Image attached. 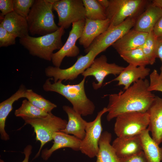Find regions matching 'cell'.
Returning a JSON list of instances; mask_svg holds the SVG:
<instances>
[{"mask_svg": "<svg viewBox=\"0 0 162 162\" xmlns=\"http://www.w3.org/2000/svg\"><path fill=\"white\" fill-rule=\"evenodd\" d=\"M149 84L147 79H140L125 90L108 95L107 120L126 112H147L156 96L148 90Z\"/></svg>", "mask_w": 162, "mask_h": 162, "instance_id": "1", "label": "cell"}, {"mask_svg": "<svg viewBox=\"0 0 162 162\" xmlns=\"http://www.w3.org/2000/svg\"><path fill=\"white\" fill-rule=\"evenodd\" d=\"M85 79L83 78L77 84L65 85L60 81L51 82L52 78H50L45 81L43 88L46 92H54L61 95L70 103L76 112L82 116H86L93 114L95 106L86 94Z\"/></svg>", "mask_w": 162, "mask_h": 162, "instance_id": "2", "label": "cell"}, {"mask_svg": "<svg viewBox=\"0 0 162 162\" xmlns=\"http://www.w3.org/2000/svg\"><path fill=\"white\" fill-rule=\"evenodd\" d=\"M57 0H35L26 18L30 34L41 36L53 33L59 28L52 12Z\"/></svg>", "mask_w": 162, "mask_h": 162, "instance_id": "3", "label": "cell"}, {"mask_svg": "<svg viewBox=\"0 0 162 162\" xmlns=\"http://www.w3.org/2000/svg\"><path fill=\"white\" fill-rule=\"evenodd\" d=\"M64 33V29L59 27L53 33L39 37L28 35L20 38L19 43L31 55L50 61L53 51L63 46L62 38Z\"/></svg>", "mask_w": 162, "mask_h": 162, "instance_id": "4", "label": "cell"}, {"mask_svg": "<svg viewBox=\"0 0 162 162\" xmlns=\"http://www.w3.org/2000/svg\"><path fill=\"white\" fill-rule=\"evenodd\" d=\"M22 119L26 124H29L34 128L36 140L40 143L39 149L34 159L39 156L44 146L53 140V134L64 129L68 123L66 120L55 116L52 112L44 118Z\"/></svg>", "mask_w": 162, "mask_h": 162, "instance_id": "5", "label": "cell"}, {"mask_svg": "<svg viewBox=\"0 0 162 162\" xmlns=\"http://www.w3.org/2000/svg\"><path fill=\"white\" fill-rule=\"evenodd\" d=\"M149 121V115L147 112L124 113L116 118L114 132L117 137L139 136L147 128Z\"/></svg>", "mask_w": 162, "mask_h": 162, "instance_id": "6", "label": "cell"}, {"mask_svg": "<svg viewBox=\"0 0 162 162\" xmlns=\"http://www.w3.org/2000/svg\"><path fill=\"white\" fill-rule=\"evenodd\" d=\"M145 0H110L106 9L109 27L118 25L128 18L136 17L147 4Z\"/></svg>", "mask_w": 162, "mask_h": 162, "instance_id": "7", "label": "cell"}, {"mask_svg": "<svg viewBox=\"0 0 162 162\" xmlns=\"http://www.w3.org/2000/svg\"><path fill=\"white\" fill-rule=\"evenodd\" d=\"M99 54L96 51H90L85 56H78L77 61L73 65L65 69L48 66L45 69V74L46 76L52 78L54 82L73 80L79 75L82 74Z\"/></svg>", "mask_w": 162, "mask_h": 162, "instance_id": "8", "label": "cell"}, {"mask_svg": "<svg viewBox=\"0 0 162 162\" xmlns=\"http://www.w3.org/2000/svg\"><path fill=\"white\" fill-rule=\"evenodd\" d=\"M53 10L57 14L59 27L69 28L74 23L86 19L85 10L82 0H57Z\"/></svg>", "mask_w": 162, "mask_h": 162, "instance_id": "9", "label": "cell"}, {"mask_svg": "<svg viewBox=\"0 0 162 162\" xmlns=\"http://www.w3.org/2000/svg\"><path fill=\"white\" fill-rule=\"evenodd\" d=\"M136 19V17H129L118 25L109 27L97 37L88 48L85 49V52L87 53L93 50L100 54L105 51L134 27Z\"/></svg>", "mask_w": 162, "mask_h": 162, "instance_id": "10", "label": "cell"}, {"mask_svg": "<svg viewBox=\"0 0 162 162\" xmlns=\"http://www.w3.org/2000/svg\"><path fill=\"white\" fill-rule=\"evenodd\" d=\"M107 112V108L105 107L98 112L93 121L87 122L85 129V136L81 140L80 151L90 158L96 157L98 154L99 142L103 131L101 117Z\"/></svg>", "mask_w": 162, "mask_h": 162, "instance_id": "11", "label": "cell"}, {"mask_svg": "<svg viewBox=\"0 0 162 162\" xmlns=\"http://www.w3.org/2000/svg\"><path fill=\"white\" fill-rule=\"evenodd\" d=\"M124 68L114 63H108L106 56L101 55L93 60L82 75L85 78L88 76L94 77L97 82H93L92 86L94 89L97 90L102 86L104 80L107 76L109 74L115 76L118 75Z\"/></svg>", "mask_w": 162, "mask_h": 162, "instance_id": "12", "label": "cell"}, {"mask_svg": "<svg viewBox=\"0 0 162 162\" xmlns=\"http://www.w3.org/2000/svg\"><path fill=\"white\" fill-rule=\"evenodd\" d=\"M85 19L74 23L68 38L61 48L53 53L51 61L54 67H60L65 57H75L80 53V49L76 45L80 37L85 25Z\"/></svg>", "mask_w": 162, "mask_h": 162, "instance_id": "13", "label": "cell"}, {"mask_svg": "<svg viewBox=\"0 0 162 162\" xmlns=\"http://www.w3.org/2000/svg\"><path fill=\"white\" fill-rule=\"evenodd\" d=\"M149 116L148 129L159 145L162 142V98L156 96L147 112Z\"/></svg>", "mask_w": 162, "mask_h": 162, "instance_id": "14", "label": "cell"}, {"mask_svg": "<svg viewBox=\"0 0 162 162\" xmlns=\"http://www.w3.org/2000/svg\"><path fill=\"white\" fill-rule=\"evenodd\" d=\"M110 25L107 19L103 20L86 19L82 32L79 39L80 44L86 49L97 37L107 30Z\"/></svg>", "mask_w": 162, "mask_h": 162, "instance_id": "15", "label": "cell"}, {"mask_svg": "<svg viewBox=\"0 0 162 162\" xmlns=\"http://www.w3.org/2000/svg\"><path fill=\"white\" fill-rule=\"evenodd\" d=\"M53 144L49 149H43L41 157L47 160L55 151L63 148H69L75 151H80L81 140L74 136L70 135L59 131L55 132L52 136Z\"/></svg>", "mask_w": 162, "mask_h": 162, "instance_id": "16", "label": "cell"}, {"mask_svg": "<svg viewBox=\"0 0 162 162\" xmlns=\"http://www.w3.org/2000/svg\"><path fill=\"white\" fill-rule=\"evenodd\" d=\"M150 69L145 66H136L129 64L118 76L106 84L113 81L118 82L117 86H123L124 90L129 87L134 83L140 79H145L150 75Z\"/></svg>", "mask_w": 162, "mask_h": 162, "instance_id": "17", "label": "cell"}, {"mask_svg": "<svg viewBox=\"0 0 162 162\" xmlns=\"http://www.w3.org/2000/svg\"><path fill=\"white\" fill-rule=\"evenodd\" d=\"M162 16V9L152 3L136 19L133 29L148 33L153 31L155 24Z\"/></svg>", "mask_w": 162, "mask_h": 162, "instance_id": "18", "label": "cell"}, {"mask_svg": "<svg viewBox=\"0 0 162 162\" xmlns=\"http://www.w3.org/2000/svg\"><path fill=\"white\" fill-rule=\"evenodd\" d=\"M148 34L131 29L112 46L118 54L141 47L145 42Z\"/></svg>", "mask_w": 162, "mask_h": 162, "instance_id": "19", "label": "cell"}, {"mask_svg": "<svg viewBox=\"0 0 162 162\" xmlns=\"http://www.w3.org/2000/svg\"><path fill=\"white\" fill-rule=\"evenodd\" d=\"M112 145L119 159L131 156L142 151L139 136L117 137L113 140Z\"/></svg>", "mask_w": 162, "mask_h": 162, "instance_id": "20", "label": "cell"}, {"mask_svg": "<svg viewBox=\"0 0 162 162\" xmlns=\"http://www.w3.org/2000/svg\"><path fill=\"white\" fill-rule=\"evenodd\" d=\"M0 25L9 33L20 38L29 35L26 19L14 11L6 15Z\"/></svg>", "mask_w": 162, "mask_h": 162, "instance_id": "21", "label": "cell"}, {"mask_svg": "<svg viewBox=\"0 0 162 162\" xmlns=\"http://www.w3.org/2000/svg\"><path fill=\"white\" fill-rule=\"evenodd\" d=\"M62 108L67 114L68 121L65 128L60 131L68 134H73L82 140L85 136V129L87 122L82 117L81 115L76 112L73 107L64 105Z\"/></svg>", "mask_w": 162, "mask_h": 162, "instance_id": "22", "label": "cell"}, {"mask_svg": "<svg viewBox=\"0 0 162 162\" xmlns=\"http://www.w3.org/2000/svg\"><path fill=\"white\" fill-rule=\"evenodd\" d=\"M26 89L24 85H21L14 93L0 103V134L2 140L6 141L9 139V136L5 130L6 118L13 109L14 103L20 98H25Z\"/></svg>", "mask_w": 162, "mask_h": 162, "instance_id": "23", "label": "cell"}, {"mask_svg": "<svg viewBox=\"0 0 162 162\" xmlns=\"http://www.w3.org/2000/svg\"><path fill=\"white\" fill-rule=\"evenodd\" d=\"M148 128L139 136L142 150L148 162L162 161V147L152 138Z\"/></svg>", "mask_w": 162, "mask_h": 162, "instance_id": "24", "label": "cell"}, {"mask_svg": "<svg viewBox=\"0 0 162 162\" xmlns=\"http://www.w3.org/2000/svg\"><path fill=\"white\" fill-rule=\"evenodd\" d=\"M111 134L102 132L99 142V149L96 162H120L115 150L110 144Z\"/></svg>", "mask_w": 162, "mask_h": 162, "instance_id": "25", "label": "cell"}, {"mask_svg": "<svg viewBox=\"0 0 162 162\" xmlns=\"http://www.w3.org/2000/svg\"><path fill=\"white\" fill-rule=\"evenodd\" d=\"M48 114L32 104L27 99L22 100L21 106L14 112L15 116L22 118H44Z\"/></svg>", "mask_w": 162, "mask_h": 162, "instance_id": "26", "label": "cell"}, {"mask_svg": "<svg viewBox=\"0 0 162 162\" xmlns=\"http://www.w3.org/2000/svg\"><path fill=\"white\" fill-rule=\"evenodd\" d=\"M85 10L86 19L92 20L106 19L105 9L97 0H82Z\"/></svg>", "mask_w": 162, "mask_h": 162, "instance_id": "27", "label": "cell"}, {"mask_svg": "<svg viewBox=\"0 0 162 162\" xmlns=\"http://www.w3.org/2000/svg\"><path fill=\"white\" fill-rule=\"evenodd\" d=\"M120 56L129 64L136 66H145L149 64L141 47L119 53Z\"/></svg>", "mask_w": 162, "mask_h": 162, "instance_id": "28", "label": "cell"}, {"mask_svg": "<svg viewBox=\"0 0 162 162\" xmlns=\"http://www.w3.org/2000/svg\"><path fill=\"white\" fill-rule=\"evenodd\" d=\"M25 98L32 104L46 112L51 113L57 105L45 99L41 95L35 92L31 89H27Z\"/></svg>", "mask_w": 162, "mask_h": 162, "instance_id": "29", "label": "cell"}, {"mask_svg": "<svg viewBox=\"0 0 162 162\" xmlns=\"http://www.w3.org/2000/svg\"><path fill=\"white\" fill-rule=\"evenodd\" d=\"M158 39L154 34L153 31L148 33L145 42L141 47L149 64L152 65L158 58Z\"/></svg>", "mask_w": 162, "mask_h": 162, "instance_id": "30", "label": "cell"}, {"mask_svg": "<svg viewBox=\"0 0 162 162\" xmlns=\"http://www.w3.org/2000/svg\"><path fill=\"white\" fill-rule=\"evenodd\" d=\"M34 0H14V11L27 18Z\"/></svg>", "mask_w": 162, "mask_h": 162, "instance_id": "31", "label": "cell"}, {"mask_svg": "<svg viewBox=\"0 0 162 162\" xmlns=\"http://www.w3.org/2000/svg\"><path fill=\"white\" fill-rule=\"evenodd\" d=\"M149 91H158L162 92V79L160 76L157 70L154 69L149 75Z\"/></svg>", "mask_w": 162, "mask_h": 162, "instance_id": "32", "label": "cell"}, {"mask_svg": "<svg viewBox=\"0 0 162 162\" xmlns=\"http://www.w3.org/2000/svg\"><path fill=\"white\" fill-rule=\"evenodd\" d=\"M17 37L12 35L0 25V47H7L14 45Z\"/></svg>", "mask_w": 162, "mask_h": 162, "instance_id": "33", "label": "cell"}, {"mask_svg": "<svg viewBox=\"0 0 162 162\" xmlns=\"http://www.w3.org/2000/svg\"><path fill=\"white\" fill-rule=\"evenodd\" d=\"M1 20L8 14L14 11V0H0Z\"/></svg>", "mask_w": 162, "mask_h": 162, "instance_id": "34", "label": "cell"}, {"mask_svg": "<svg viewBox=\"0 0 162 162\" xmlns=\"http://www.w3.org/2000/svg\"><path fill=\"white\" fill-rule=\"evenodd\" d=\"M120 162H148L143 151L125 158L120 159Z\"/></svg>", "mask_w": 162, "mask_h": 162, "instance_id": "35", "label": "cell"}, {"mask_svg": "<svg viewBox=\"0 0 162 162\" xmlns=\"http://www.w3.org/2000/svg\"><path fill=\"white\" fill-rule=\"evenodd\" d=\"M153 32L155 36L158 39H162V16L154 26Z\"/></svg>", "mask_w": 162, "mask_h": 162, "instance_id": "36", "label": "cell"}, {"mask_svg": "<svg viewBox=\"0 0 162 162\" xmlns=\"http://www.w3.org/2000/svg\"><path fill=\"white\" fill-rule=\"evenodd\" d=\"M32 146L31 145L27 146L24 149L23 153L25 155L24 160L22 162H28L29 156L32 153ZM0 162H5L3 160L0 159Z\"/></svg>", "mask_w": 162, "mask_h": 162, "instance_id": "37", "label": "cell"}, {"mask_svg": "<svg viewBox=\"0 0 162 162\" xmlns=\"http://www.w3.org/2000/svg\"><path fill=\"white\" fill-rule=\"evenodd\" d=\"M158 58H159L161 62L160 68V72L159 74L160 77L162 79V39H158V45L157 51Z\"/></svg>", "mask_w": 162, "mask_h": 162, "instance_id": "38", "label": "cell"}, {"mask_svg": "<svg viewBox=\"0 0 162 162\" xmlns=\"http://www.w3.org/2000/svg\"><path fill=\"white\" fill-rule=\"evenodd\" d=\"M98 1L105 10L108 7L109 4V0H98Z\"/></svg>", "mask_w": 162, "mask_h": 162, "instance_id": "39", "label": "cell"}, {"mask_svg": "<svg viewBox=\"0 0 162 162\" xmlns=\"http://www.w3.org/2000/svg\"><path fill=\"white\" fill-rule=\"evenodd\" d=\"M152 3L154 5L162 9V0H154L152 1Z\"/></svg>", "mask_w": 162, "mask_h": 162, "instance_id": "40", "label": "cell"}]
</instances>
